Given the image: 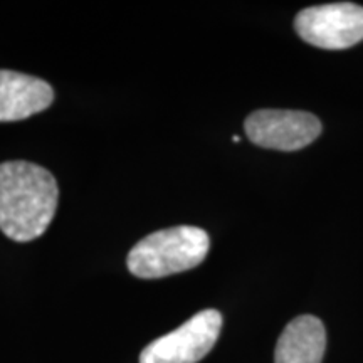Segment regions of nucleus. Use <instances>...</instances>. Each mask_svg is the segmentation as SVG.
I'll use <instances>...</instances> for the list:
<instances>
[{"label": "nucleus", "instance_id": "nucleus-2", "mask_svg": "<svg viewBox=\"0 0 363 363\" xmlns=\"http://www.w3.org/2000/svg\"><path fill=\"white\" fill-rule=\"evenodd\" d=\"M211 239L195 225H177L147 235L131 249L126 266L140 279H158L194 269L206 259Z\"/></svg>", "mask_w": 363, "mask_h": 363}, {"label": "nucleus", "instance_id": "nucleus-7", "mask_svg": "<svg viewBox=\"0 0 363 363\" xmlns=\"http://www.w3.org/2000/svg\"><path fill=\"white\" fill-rule=\"evenodd\" d=\"M326 331L321 320L301 315L289 321L276 345L274 363H321Z\"/></svg>", "mask_w": 363, "mask_h": 363}, {"label": "nucleus", "instance_id": "nucleus-1", "mask_svg": "<svg viewBox=\"0 0 363 363\" xmlns=\"http://www.w3.org/2000/svg\"><path fill=\"white\" fill-rule=\"evenodd\" d=\"M59 189L54 175L35 163H0V230L16 242L43 235L54 219Z\"/></svg>", "mask_w": 363, "mask_h": 363}, {"label": "nucleus", "instance_id": "nucleus-5", "mask_svg": "<svg viewBox=\"0 0 363 363\" xmlns=\"http://www.w3.org/2000/svg\"><path fill=\"white\" fill-rule=\"evenodd\" d=\"M244 130L257 147L296 152L315 142L321 133V123L306 111L259 110L246 118Z\"/></svg>", "mask_w": 363, "mask_h": 363}, {"label": "nucleus", "instance_id": "nucleus-4", "mask_svg": "<svg viewBox=\"0 0 363 363\" xmlns=\"http://www.w3.org/2000/svg\"><path fill=\"white\" fill-rule=\"evenodd\" d=\"M222 330V315L203 310L179 328L152 342L140 355V363H197L214 348Z\"/></svg>", "mask_w": 363, "mask_h": 363}, {"label": "nucleus", "instance_id": "nucleus-3", "mask_svg": "<svg viewBox=\"0 0 363 363\" xmlns=\"http://www.w3.org/2000/svg\"><path fill=\"white\" fill-rule=\"evenodd\" d=\"M294 29L315 48L348 49L363 40V7L350 2L308 7L296 16Z\"/></svg>", "mask_w": 363, "mask_h": 363}, {"label": "nucleus", "instance_id": "nucleus-6", "mask_svg": "<svg viewBox=\"0 0 363 363\" xmlns=\"http://www.w3.org/2000/svg\"><path fill=\"white\" fill-rule=\"evenodd\" d=\"M54 101L51 84L24 72L0 69V123L21 121L48 110Z\"/></svg>", "mask_w": 363, "mask_h": 363}]
</instances>
